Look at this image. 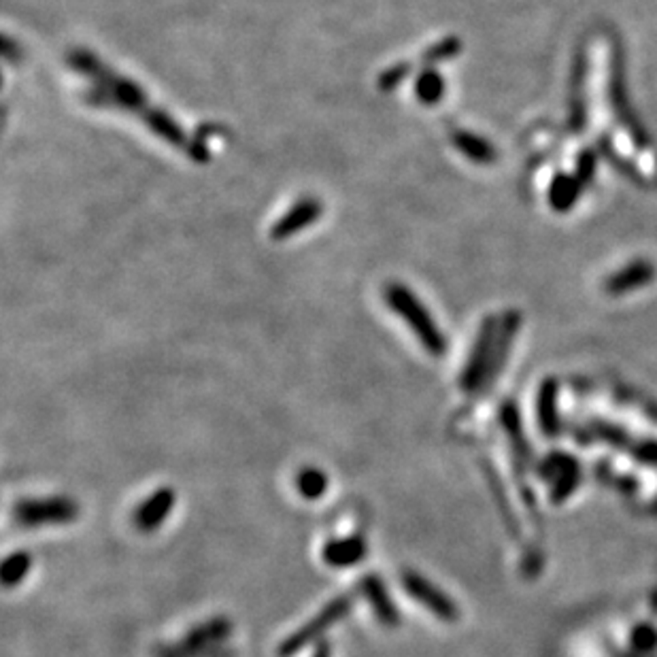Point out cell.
Instances as JSON below:
<instances>
[{"label": "cell", "instance_id": "1", "mask_svg": "<svg viewBox=\"0 0 657 657\" xmlns=\"http://www.w3.org/2000/svg\"><path fill=\"white\" fill-rule=\"evenodd\" d=\"M383 296L390 309L398 313L432 356L438 358L447 352V341H444V335L438 330L437 323H434L430 311L421 305V300L406 285L388 283L383 290Z\"/></svg>", "mask_w": 657, "mask_h": 657}, {"label": "cell", "instance_id": "2", "mask_svg": "<svg viewBox=\"0 0 657 657\" xmlns=\"http://www.w3.org/2000/svg\"><path fill=\"white\" fill-rule=\"evenodd\" d=\"M81 513V506L71 496H47L24 498L13 505V522L22 528L66 526L73 523Z\"/></svg>", "mask_w": 657, "mask_h": 657}, {"label": "cell", "instance_id": "3", "mask_svg": "<svg viewBox=\"0 0 657 657\" xmlns=\"http://www.w3.org/2000/svg\"><path fill=\"white\" fill-rule=\"evenodd\" d=\"M353 608V596L349 593H343V596H336L335 600H330L326 607L321 608L311 622H306L305 625H300L296 632H291L288 638L281 640L277 655L279 657H294L296 653H300L305 646H309L311 643H315L317 638H321L332 625L343 622Z\"/></svg>", "mask_w": 657, "mask_h": 657}, {"label": "cell", "instance_id": "4", "mask_svg": "<svg viewBox=\"0 0 657 657\" xmlns=\"http://www.w3.org/2000/svg\"><path fill=\"white\" fill-rule=\"evenodd\" d=\"M498 326H500V320L487 317L483 326H481L479 335H476L473 353H470L468 362H466L462 381H460V383H462V390L468 391V394H475V391H479V388H483L487 383L491 359H494Z\"/></svg>", "mask_w": 657, "mask_h": 657}, {"label": "cell", "instance_id": "5", "mask_svg": "<svg viewBox=\"0 0 657 657\" xmlns=\"http://www.w3.org/2000/svg\"><path fill=\"white\" fill-rule=\"evenodd\" d=\"M402 587L409 593L413 600H417L421 607H426L432 614H437L443 622H458L460 619V608L452 598L447 596L443 590H438L432 581H428L426 576L420 575L415 570H405L402 572Z\"/></svg>", "mask_w": 657, "mask_h": 657}, {"label": "cell", "instance_id": "6", "mask_svg": "<svg viewBox=\"0 0 657 657\" xmlns=\"http://www.w3.org/2000/svg\"><path fill=\"white\" fill-rule=\"evenodd\" d=\"M358 590L359 593H362L364 600L368 602V607L373 608L375 617H377V622L383 625V628H388V630L398 628L400 613H398V608H396L394 600H391L388 585H385L379 575H373V572H370V575H364L362 581H359Z\"/></svg>", "mask_w": 657, "mask_h": 657}, {"label": "cell", "instance_id": "7", "mask_svg": "<svg viewBox=\"0 0 657 657\" xmlns=\"http://www.w3.org/2000/svg\"><path fill=\"white\" fill-rule=\"evenodd\" d=\"M174 505H177V491L173 487H160V490H156L141 502L139 508L135 511V517H132V523L145 534L156 532L166 522V517L171 515Z\"/></svg>", "mask_w": 657, "mask_h": 657}, {"label": "cell", "instance_id": "8", "mask_svg": "<svg viewBox=\"0 0 657 657\" xmlns=\"http://www.w3.org/2000/svg\"><path fill=\"white\" fill-rule=\"evenodd\" d=\"M321 213H323L321 200L313 198V196H309V198H300L298 203L291 206L288 213L281 215L277 224L270 228V238H274V241H288V238L298 235L300 230L315 224L321 217Z\"/></svg>", "mask_w": 657, "mask_h": 657}, {"label": "cell", "instance_id": "9", "mask_svg": "<svg viewBox=\"0 0 657 657\" xmlns=\"http://www.w3.org/2000/svg\"><path fill=\"white\" fill-rule=\"evenodd\" d=\"M368 543L362 534H352V537L332 538L323 545L321 558L332 568H352L367 558Z\"/></svg>", "mask_w": 657, "mask_h": 657}, {"label": "cell", "instance_id": "10", "mask_svg": "<svg viewBox=\"0 0 657 657\" xmlns=\"http://www.w3.org/2000/svg\"><path fill=\"white\" fill-rule=\"evenodd\" d=\"M232 632H235L232 619L226 617V614H215V617L194 625L179 643L188 646H220L228 645V640L232 638Z\"/></svg>", "mask_w": 657, "mask_h": 657}, {"label": "cell", "instance_id": "11", "mask_svg": "<svg viewBox=\"0 0 657 657\" xmlns=\"http://www.w3.org/2000/svg\"><path fill=\"white\" fill-rule=\"evenodd\" d=\"M653 277H655L653 264L646 262V259H638V262L628 264V267L619 270V273H614L613 277H608L607 283H604V290L613 296L628 294V291H634L643 288L646 283H651Z\"/></svg>", "mask_w": 657, "mask_h": 657}, {"label": "cell", "instance_id": "12", "mask_svg": "<svg viewBox=\"0 0 657 657\" xmlns=\"http://www.w3.org/2000/svg\"><path fill=\"white\" fill-rule=\"evenodd\" d=\"M141 120L145 121V124L150 126V128L156 132V135L160 136L162 141H166L168 145L182 147V150L188 151L189 143H192V141H188V135H185L182 126H179L177 121L171 118V115H166L160 109H151L150 107L145 111V113L141 115Z\"/></svg>", "mask_w": 657, "mask_h": 657}, {"label": "cell", "instance_id": "13", "mask_svg": "<svg viewBox=\"0 0 657 657\" xmlns=\"http://www.w3.org/2000/svg\"><path fill=\"white\" fill-rule=\"evenodd\" d=\"M452 141H453V145L458 147L466 158H468V160H473L476 164H490L496 160L494 147H491L485 139H481V136L473 135V132H464V130L453 132Z\"/></svg>", "mask_w": 657, "mask_h": 657}, {"label": "cell", "instance_id": "14", "mask_svg": "<svg viewBox=\"0 0 657 657\" xmlns=\"http://www.w3.org/2000/svg\"><path fill=\"white\" fill-rule=\"evenodd\" d=\"M156 657H238L230 645L220 646H188L177 643H164L156 649Z\"/></svg>", "mask_w": 657, "mask_h": 657}, {"label": "cell", "instance_id": "15", "mask_svg": "<svg viewBox=\"0 0 657 657\" xmlns=\"http://www.w3.org/2000/svg\"><path fill=\"white\" fill-rule=\"evenodd\" d=\"M296 487L305 500H320L328 491V475L317 466H305L296 476Z\"/></svg>", "mask_w": 657, "mask_h": 657}, {"label": "cell", "instance_id": "16", "mask_svg": "<svg viewBox=\"0 0 657 657\" xmlns=\"http://www.w3.org/2000/svg\"><path fill=\"white\" fill-rule=\"evenodd\" d=\"M30 568H33V555L28 551H15V553L7 555V560L3 564V572H0L3 575V585L7 590L22 585Z\"/></svg>", "mask_w": 657, "mask_h": 657}, {"label": "cell", "instance_id": "17", "mask_svg": "<svg viewBox=\"0 0 657 657\" xmlns=\"http://www.w3.org/2000/svg\"><path fill=\"white\" fill-rule=\"evenodd\" d=\"M581 188H583V183L576 177H568V174H560V177H555V182L553 185H551V192H549L551 206H553L555 211H568L570 206L575 205L576 196L581 194Z\"/></svg>", "mask_w": 657, "mask_h": 657}, {"label": "cell", "instance_id": "18", "mask_svg": "<svg viewBox=\"0 0 657 657\" xmlns=\"http://www.w3.org/2000/svg\"><path fill=\"white\" fill-rule=\"evenodd\" d=\"M415 94L417 98H420V103L428 104V107L441 103V98L444 97V79L438 75L437 71L428 68V71H423L421 75L417 77Z\"/></svg>", "mask_w": 657, "mask_h": 657}, {"label": "cell", "instance_id": "19", "mask_svg": "<svg viewBox=\"0 0 657 657\" xmlns=\"http://www.w3.org/2000/svg\"><path fill=\"white\" fill-rule=\"evenodd\" d=\"M460 50H462V43H460V39H455V36H449V39H444V41H441V43L432 45L430 50H426V54H423V62H428V65H438V62L449 60V58L458 56Z\"/></svg>", "mask_w": 657, "mask_h": 657}, {"label": "cell", "instance_id": "20", "mask_svg": "<svg viewBox=\"0 0 657 657\" xmlns=\"http://www.w3.org/2000/svg\"><path fill=\"white\" fill-rule=\"evenodd\" d=\"M409 73H411V65H406V62H400V65L385 68L379 77V88L383 89V92H391V89L398 88L400 83L409 77Z\"/></svg>", "mask_w": 657, "mask_h": 657}, {"label": "cell", "instance_id": "21", "mask_svg": "<svg viewBox=\"0 0 657 657\" xmlns=\"http://www.w3.org/2000/svg\"><path fill=\"white\" fill-rule=\"evenodd\" d=\"M593 168H596V158H593L591 153H585V156H581V160H579V173H576V179H579L581 183H587L591 179Z\"/></svg>", "mask_w": 657, "mask_h": 657}, {"label": "cell", "instance_id": "22", "mask_svg": "<svg viewBox=\"0 0 657 657\" xmlns=\"http://www.w3.org/2000/svg\"><path fill=\"white\" fill-rule=\"evenodd\" d=\"M19 47H15V43H13V41L12 39H9V36H4V41H3V54H4V60H9V62H15V58H19Z\"/></svg>", "mask_w": 657, "mask_h": 657}, {"label": "cell", "instance_id": "23", "mask_svg": "<svg viewBox=\"0 0 657 657\" xmlns=\"http://www.w3.org/2000/svg\"><path fill=\"white\" fill-rule=\"evenodd\" d=\"M313 657H332V646L328 640H323V643H320L315 646V653H313Z\"/></svg>", "mask_w": 657, "mask_h": 657}]
</instances>
